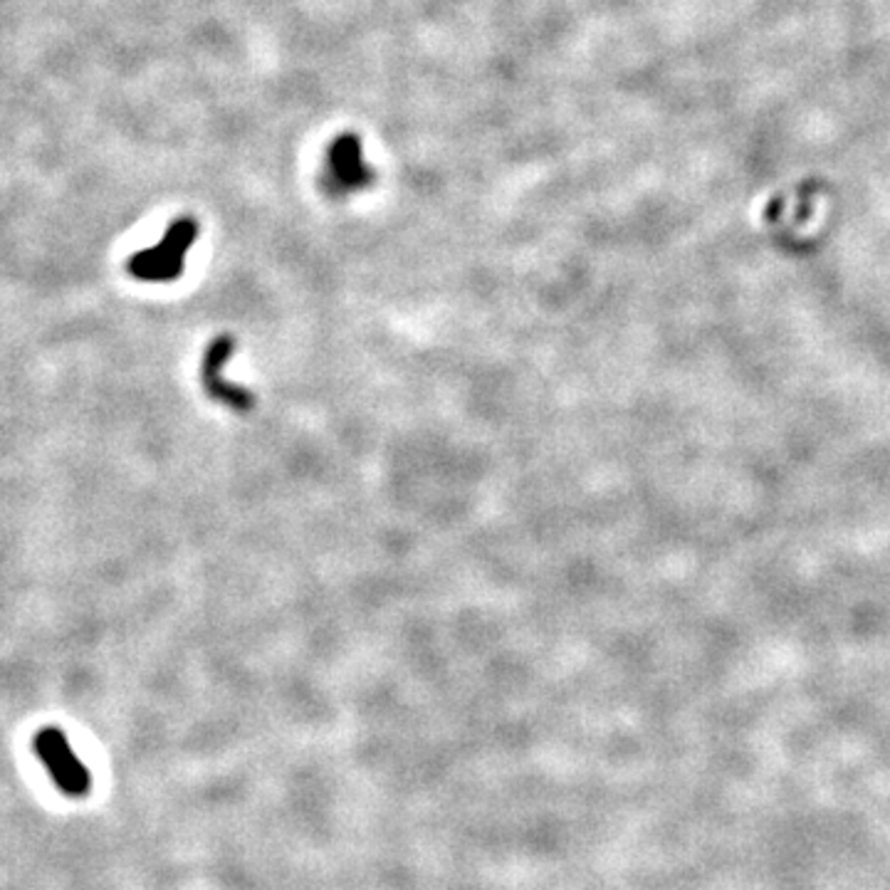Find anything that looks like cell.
<instances>
[{
    "instance_id": "6da1fadb",
    "label": "cell",
    "mask_w": 890,
    "mask_h": 890,
    "mask_svg": "<svg viewBox=\"0 0 890 890\" xmlns=\"http://www.w3.org/2000/svg\"><path fill=\"white\" fill-rule=\"evenodd\" d=\"M198 238V222L193 218H179L173 220L167 236L161 238L159 246L141 253L132 255L127 270L132 277L141 279V283H173L183 275L186 267V253Z\"/></svg>"
},
{
    "instance_id": "7a4b0ae2",
    "label": "cell",
    "mask_w": 890,
    "mask_h": 890,
    "mask_svg": "<svg viewBox=\"0 0 890 890\" xmlns=\"http://www.w3.org/2000/svg\"><path fill=\"white\" fill-rule=\"evenodd\" d=\"M35 754L50 772V777L67 797H84L90 791L92 777L87 772L84 762L77 757L75 750L67 742L65 732L57 728H43L35 734Z\"/></svg>"
},
{
    "instance_id": "3957f363",
    "label": "cell",
    "mask_w": 890,
    "mask_h": 890,
    "mask_svg": "<svg viewBox=\"0 0 890 890\" xmlns=\"http://www.w3.org/2000/svg\"><path fill=\"white\" fill-rule=\"evenodd\" d=\"M236 346L238 342L233 334H220L210 342L201 364V384L203 391H206L213 401L228 406V409L233 411H250L255 406V396L243 389V386L222 379V366L228 364L230 356H233Z\"/></svg>"
},
{
    "instance_id": "277c9868",
    "label": "cell",
    "mask_w": 890,
    "mask_h": 890,
    "mask_svg": "<svg viewBox=\"0 0 890 890\" xmlns=\"http://www.w3.org/2000/svg\"><path fill=\"white\" fill-rule=\"evenodd\" d=\"M374 181V173L364 163L360 137L344 134L329 149L324 186L332 196H346V193L366 189Z\"/></svg>"
}]
</instances>
